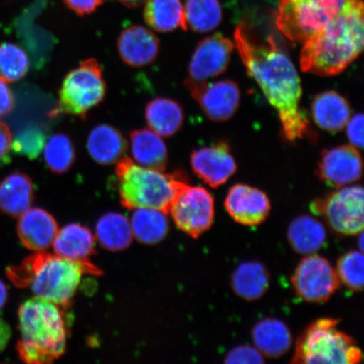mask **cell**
<instances>
[{
    "label": "cell",
    "mask_w": 364,
    "mask_h": 364,
    "mask_svg": "<svg viewBox=\"0 0 364 364\" xmlns=\"http://www.w3.org/2000/svg\"><path fill=\"white\" fill-rule=\"evenodd\" d=\"M117 1L127 8H139L146 3L147 0H117Z\"/></svg>",
    "instance_id": "7bdbcfd3"
},
{
    "label": "cell",
    "mask_w": 364,
    "mask_h": 364,
    "mask_svg": "<svg viewBox=\"0 0 364 364\" xmlns=\"http://www.w3.org/2000/svg\"><path fill=\"white\" fill-rule=\"evenodd\" d=\"M53 248L59 257L73 261H89L95 252V238L90 230L78 224H70L58 231Z\"/></svg>",
    "instance_id": "d4e9b609"
},
{
    "label": "cell",
    "mask_w": 364,
    "mask_h": 364,
    "mask_svg": "<svg viewBox=\"0 0 364 364\" xmlns=\"http://www.w3.org/2000/svg\"><path fill=\"white\" fill-rule=\"evenodd\" d=\"M95 235L105 249L113 252L129 247L134 236L130 222L117 213H109L100 218L95 228Z\"/></svg>",
    "instance_id": "f546056e"
},
{
    "label": "cell",
    "mask_w": 364,
    "mask_h": 364,
    "mask_svg": "<svg viewBox=\"0 0 364 364\" xmlns=\"http://www.w3.org/2000/svg\"><path fill=\"white\" fill-rule=\"evenodd\" d=\"M12 134L9 127L0 122V159L6 156L12 147Z\"/></svg>",
    "instance_id": "ab89813d"
},
{
    "label": "cell",
    "mask_w": 364,
    "mask_h": 364,
    "mask_svg": "<svg viewBox=\"0 0 364 364\" xmlns=\"http://www.w3.org/2000/svg\"><path fill=\"white\" fill-rule=\"evenodd\" d=\"M235 41L248 75L256 80L275 108L286 139H303L309 122L300 108L302 88L293 62L272 38L267 43H257L243 26L236 27Z\"/></svg>",
    "instance_id": "6da1fadb"
},
{
    "label": "cell",
    "mask_w": 364,
    "mask_h": 364,
    "mask_svg": "<svg viewBox=\"0 0 364 364\" xmlns=\"http://www.w3.org/2000/svg\"><path fill=\"white\" fill-rule=\"evenodd\" d=\"M15 105L12 91L6 82L0 80V118L10 114Z\"/></svg>",
    "instance_id": "f35d334b"
},
{
    "label": "cell",
    "mask_w": 364,
    "mask_h": 364,
    "mask_svg": "<svg viewBox=\"0 0 364 364\" xmlns=\"http://www.w3.org/2000/svg\"><path fill=\"white\" fill-rule=\"evenodd\" d=\"M347 100L333 90L316 95L311 105L312 118L321 129L336 133L343 130L351 118Z\"/></svg>",
    "instance_id": "d6986e66"
},
{
    "label": "cell",
    "mask_w": 364,
    "mask_h": 364,
    "mask_svg": "<svg viewBox=\"0 0 364 364\" xmlns=\"http://www.w3.org/2000/svg\"><path fill=\"white\" fill-rule=\"evenodd\" d=\"M363 253L358 250H350L339 258L336 273L341 283L350 290L359 292L363 287Z\"/></svg>",
    "instance_id": "836d02e7"
},
{
    "label": "cell",
    "mask_w": 364,
    "mask_h": 364,
    "mask_svg": "<svg viewBox=\"0 0 364 364\" xmlns=\"http://www.w3.org/2000/svg\"><path fill=\"white\" fill-rule=\"evenodd\" d=\"M11 329L8 323L0 318V353H1L10 341Z\"/></svg>",
    "instance_id": "60d3db41"
},
{
    "label": "cell",
    "mask_w": 364,
    "mask_h": 364,
    "mask_svg": "<svg viewBox=\"0 0 364 364\" xmlns=\"http://www.w3.org/2000/svg\"><path fill=\"white\" fill-rule=\"evenodd\" d=\"M19 218L17 234L27 249L43 252L51 247L58 231L55 218L38 208H31Z\"/></svg>",
    "instance_id": "ac0fdd59"
},
{
    "label": "cell",
    "mask_w": 364,
    "mask_h": 364,
    "mask_svg": "<svg viewBox=\"0 0 364 364\" xmlns=\"http://www.w3.org/2000/svg\"><path fill=\"white\" fill-rule=\"evenodd\" d=\"M166 213L152 208L135 209L131 218V229L134 237L144 244L161 242L169 232Z\"/></svg>",
    "instance_id": "f1b7e54d"
},
{
    "label": "cell",
    "mask_w": 364,
    "mask_h": 364,
    "mask_svg": "<svg viewBox=\"0 0 364 364\" xmlns=\"http://www.w3.org/2000/svg\"><path fill=\"white\" fill-rule=\"evenodd\" d=\"M363 114H357L346 125L350 142L355 148H363Z\"/></svg>",
    "instance_id": "8d00e7d4"
},
{
    "label": "cell",
    "mask_w": 364,
    "mask_h": 364,
    "mask_svg": "<svg viewBox=\"0 0 364 364\" xmlns=\"http://www.w3.org/2000/svg\"><path fill=\"white\" fill-rule=\"evenodd\" d=\"M169 213L181 230L196 239L210 229L215 201L206 189L188 184L177 195Z\"/></svg>",
    "instance_id": "8fae6325"
},
{
    "label": "cell",
    "mask_w": 364,
    "mask_h": 364,
    "mask_svg": "<svg viewBox=\"0 0 364 364\" xmlns=\"http://www.w3.org/2000/svg\"><path fill=\"white\" fill-rule=\"evenodd\" d=\"M117 50L126 65L142 68L156 61L159 42L152 31L143 26L134 25L122 31L117 39Z\"/></svg>",
    "instance_id": "e0dca14e"
},
{
    "label": "cell",
    "mask_w": 364,
    "mask_h": 364,
    "mask_svg": "<svg viewBox=\"0 0 364 364\" xmlns=\"http://www.w3.org/2000/svg\"><path fill=\"white\" fill-rule=\"evenodd\" d=\"M334 17L315 0H280L277 26L293 42L304 43Z\"/></svg>",
    "instance_id": "9c48e42d"
},
{
    "label": "cell",
    "mask_w": 364,
    "mask_h": 364,
    "mask_svg": "<svg viewBox=\"0 0 364 364\" xmlns=\"http://www.w3.org/2000/svg\"><path fill=\"white\" fill-rule=\"evenodd\" d=\"M225 206L235 222L247 226L261 225L271 211L267 195L260 189L245 184L232 186L227 194Z\"/></svg>",
    "instance_id": "2e32d148"
},
{
    "label": "cell",
    "mask_w": 364,
    "mask_h": 364,
    "mask_svg": "<svg viewBox=\"0 0 364 364\" xmlns=\"http://www.w3.org/2000/svg\"><path fill=\"white\" fill-rule=\"evenodd\" d=\"M362 171L358 149L352 145H341L322 152L318 176L327 185L341 188L360 180Z\"/></svg>",
    "instance_id": "5bb4252c"
},
{
    "label": "cell",
    "mask_w": 364,
    "mask_h": 364,
    "mask_svg": "<svg viewBox=\"0 0 364 364\" xmlns=\"http://www.w3.org/2000/svg\"><path fill=\"white\" fill-rule=\"evenodd\" d=\"M107 94V84L100 63L86 59L63 80L55 107L49 117L72 115L81 118L101 103Z\"/></svg>",
    "instance_id": "52a82bcc"
},
{
    "label": "cell",
    "mask_w": 364,
    "mask_h": 364,
    "mask_svg": "<svg viewBox=\"0 0 364 364\" xmlns=\"http://www.w3.org/2000/svg\"><path fill=\"white\" fill-rule=\"evenodd\" d=\"M144 19L150 28L158 33L184 30V7L181 0H147Z\"/></svg>",
    "instance_id": "83f0119b"
},
{
    "label": "cell",
    "mask_w": 364,
    "mask_h": 364,
    "mask_svg": "<svg viewBox=\"0 0 364 364\" xmlns=\"http://www.w3.org/2000/svg\"><path fill=\"white\" fill-rule=\"evenodd\" d=\"M127 144L124 136L115 127L100 124L91 130L87 149L91 158L101 165H112L124 157Z\"/></svg>",
    "instance_id": "7402d4cb"
},
{
    "label": "cell",
    "mask_w": 364,
    "mask_h": 364,
    "mask_svg": "<svg viewBox=\"0 0 364 364\" xmlns=\"http://www.w3.org/2000/svg\"><path fill=\"white\" fill-rule=\"evenodd\" d=\"M363 28V4L358 1L304 43L300 53L301 70L318 76L339 75L360 55Z\"/></svg>",
    "instance_id": "7a4b0ae2"
},
{
    "label": "cell",
    "mask_w": 364,
    "mask_h": 364,
    "mask_svg": "<svg viewBox=\"0 0 364 364\" xmlns=\"http://www.w3.org/2000/svg\"><path fill=\"white\" fill-rule=\"evenodd\" d=\"M264 356L257 348L248 345L238 346L231 350L225 357L226 363H262Z\"/></svg>",
    "instance_id": "d590c367"
},
{
    "label": "cell",
    "mask_w": 364,
    "mask_h": 364,
    "mask_svg": "<svg viewBox=\"0 0 364 364\" xmlns=\"http://www.w3.org/2000/svg\"><path fill=\"white\" fill-rule=\"evenodd\" d=\"M292 284L295 293L304 301L322 304L328 301L338 290L341 281L326 258L311 254L298 264Z\"/></svg>",
    "instance_id": "30bf717a"
},
{
    "label": "cell",
    "mask_w": 364,
    "mask_h": 364,
    "mask_svg": "<svg viewBox=\"0 0 364 364\" xmlns=\"http://www.w3.org/2000/svg\"><path fill=\"white\" fill-rule=\"evenodd\" d=\"M18 318L21 338L16 349L22 361L52 363L65 353L68 331L60 306L35 297L21 304Z\"/></svg>",
    "instance_id": "277c9868"
},
{
    "label": "cell",
    "mask_w": 364,
    "mask_h": 364,
    "mask_svg": "<svg viewBox=\"0 0 364 364\" xmlns=\"http://www.w3.org/2000/svg\"><path fill=\"white\" fill-rule=\"evenodd\" d=\"M234 48L232 41L221 34L203 39L191 59L188 79L206 81L223 74L230 65Z\"/></svg>",
    "instance_id": "4fadbf2b"
},
{
    "label": "cell",
    "mask_w": 364,
    "mask_h": 364,
    "mask_svg": "<svg viewBox=\"0 0 364 364\" xmlns=\"http://www.w3.org/2000/svg\"><path fill=\"white\" fill-rule=\"evenodd\" d=\"M316 213L326 218L329 226L343 235H359L363 229V189L361 186H343L326 198L313 203Z\"/></svg>",
    "instance_id": "ba28073f"
},
{
    "label": "cell",
    "mask_w": 364,
    "mask_h": 364,
    "mask_svg": "<svg viewBox=\"0 0 364 364\" xmlns=\"http://www.w3.org/2000/svg\"><path fill=\"white\" fill-rule=\"evenodd\" d=\"M105 0H63L66 6L80 16L94 13L102 6Z\"/></svg>",
    "instance_id": "74e56055"
},
{
    "label": "cell",
    "mask_w": 364,
    "mask_h": 364,
    "mask_svg": "<svg viewBox=\"0 0 364 364\" xmlns=\"http://www.w3.org/2000/svg\"><path fill=\"white\" fill-rule=\"evenodd\" d=\"M185 86L209 119L225 122L235 115L239 107L240 92L234 81L215 83L186 79Z\"/></svg>",
    "instance_id": "7c38bea8"
},
{
    "label": "cell",
    "mask_w": 364,
    "mask_h": 364,
    "mask_svg": "<svg viewBox=\"0 0 364 364\" xmlns=\"http://www.w3.org/2000/svg\"><path fill=\"white\" fill-rule=\"evenodd\" d=\"M223 13L218 0H186L184 30L206 33L220 24Z\"/></svg>",
    "instance_id": "4dcf8cb0"
},
{
    "label": "cell",
    "mask_w": 364,
    "mask_h": 364,
    "mask_svg": "<svg viewBox=\"0 0 364 364\" xmlns=\"http://www.w3.org/2000/svg\"><path fill=\"white\" fill-rule=\"evenodd\" d=\"M101 271L90 261H73L56 254L38 252L20 265L7 270L12 283L29 288L36 297L67 308L85 274L100 275Z\"/></svg>",
    "instance_id": "3957f363"
},
{
    "label": "cell",
    "mask_w": 364,
    "mask_h": 364,
    "mask_svg": "<svg viewBox=\"0 0 364 364\" xmlns=\"http://www.w3.org/2000/svg\"><path fill=\"white\" fill-rule=\"evenodd\" d=\"M43 156L50 171L55 174H63L70 170L75 164V145L70 136L66 134H54L45 144Z\"/></svg>",
    "instance_id": "1f68e13d"
},
{
    "label": "cell",
    "mask_w": 364,
    "mask_h": 364,
    "mask_svg": "<svg viewBox=\"0 0 364 364\" xmlns=\"http://www.w3.org/2000/svg\"><path fill=\"white\" fill-rule=\"evenodd\" d=\"M131 151L138 165L149 169L164 171L168 164V150L161 136L151 129L131 132Z\"/></svg>",
    "instance_id": "603a6c76"
},
{
    "label": "cell",
    "mask_w": 364,
    "mask_h": 364,
    "mask_svg": "<svg viewBox=\"0 0 364 364\" xmlns=\"http://www.w3.org/2000/svg\"><path fill=\"white\" fill-rule=\"evenodd\" d=\"M45 136L42 131L34 129L27 130L18 138L14 146L18 152L31 158L39 156L44 147Z\"/></svg>",
    "instance_id": "e575fe53"
},
{
    "label": "cell",
    "mask_w": 364,
    "mask_h": 364,
    "mask_svg": "<svg viewBox=\"0 0 364 364\" xmlns=\"http://www.w3.org/2000/svg\"><path fill=\"white\" fill-rule=\"evenodd\" d=\"M252 336L255 346L263 356L271 358L284 356L293 343L289 327L275 318H266L257 323Z\"/></svg>",
    "instance_id": "44dd1931"
},
{
    "label": "cell",
    "mask_w": 364,
    "mask_h": 364,
    "mask_svg": "<svg viewBox=\"0 0 364 364\" xmlns=\"http://www.w3.org/2000/svg\"><path fill=\"white\" fill-rule=\"evenodd\" d=\"M338 320L321 318L304 331L296 343L293 363L355 364L363 354L351 336L336 329Z\"/></svg>",
    "instance_id": "8992f818"
},
{
    "label": "cell",
    "mask_w": 364,
    "mask_h": 364,
    "mask_svg": "<svg viewBox=\"0 0 364 364\" xmlns=\"http://www.w3.org/2000/svg\"><path fill=\"white\" fill-rule=\"evenodd\" d=\"M8 299V289L6 284L0 279V309L6 306Z\"/></svg>",
    "instance_id": "b9f144b4"
},
{
    "label": "cell",
    "mask_w": 364,
    "mask_h": 364,
    "mask_svg": "<svg viewBox=\"0 0 364 364\" xmlns=\"http://www.w3.org/2000/svg\"><path fill=\"white\" fill-rule=\"evenodd\" d=\"M33 200V182L24 173H11L0 181V211L4 215L20 218L29 210Z\"/></svg>",
    "instance_id": "ffe728a7"
},
{
    "label": "cell",
    "mask_w": 364,
    "mask_h": 364,
    "mask_svg": "<svg viewBox=\"0 0 364 364\" xmlns=\"http://www.w3.org/2000/svg\"><path fill=\"white\" fill-rule=\"evenodd\" d=\"M230 284L239 297L255 301L261 299L269 288V272L261 262H245L240 264L232 273Z\"/></svg>",
    "instance_id": "cb8c5ba5"
},
{
    "label": "cell",
    "mask_w": 364,
    "mask_h": 364,
    "mask_svg": "<svg viewBox=\"0 0 364 364\" xmlns=\"http://www.w3.org/2000/svg\"><path fill=\"white\" fill-rule=\"evenodd\" d=\"M191 166L194 174L213 188L225 184L237 171L230 146L225 142L194 150Z\"/></svg>",
    "instance_id": "9a60e30c"
},
{
    "label": "cell",
    "mask_w": 364,
    "mask_h": 364,
    "mask_svg": "<svg viewBox=\"0 0 364 364\" xmlns=\"http://www.w3.org/2000/svg\"><path fill=\"white\" fill-rule=\"evenodd\" d=\"M287 237L296 252L311 255L324 247L327 234L324 225L316 218L301 215L290 223Z\"/></svg>",
    "instance_id": "4316f807"
},
{
    "label": "cell",
    "mask_w": 364,
    "mask_h": 364,
    "mask_svg": "<svg viewBox=\"0 0 364 364\" xmlns=\"http://www.w3.org/2000/svg\"><path fill=\"white\" fill-rule=\"evenodd\" d=\"M116 175L122 206L156 209L166 215L177 195L188 184L181 171L164 173L149 169L127 157L118 161Z\"/></svg>",
    "instance_id": "5b68a950"
},
{
    "label": "cell",
    "mask_w": 364,
    "mask_h": 364,
    "mask_svg": "<svg viewBox=\"0 0 364 364\" xmlns=\"http://www.w3.org/2000/svg\"><path fill=\"white\" fill-rule=\"evenodd\" d=\"M184 117L183 108L170 98L154 99L145 108V118L149 129L165 138L176 134L181 129Z\"/></svg>",
    "instance_id": "484cf974"
},
{
    "label": "cell",
    "mask_w": 364,
    "mask_h": 364,
    "mask_svg": "<svg viewBox=\"0 0 364 364\" xmlns=\"http://www.w3.org/2000/svg\"><path fill=\"white\" fill-rule=\"evenodd\" d=\"M30 61L26 53L19 46L11 43L0 44V80L14 83L26 75Z\"/></svg>",
    "instance_id": "d6a6232c"
}]
</instances>
